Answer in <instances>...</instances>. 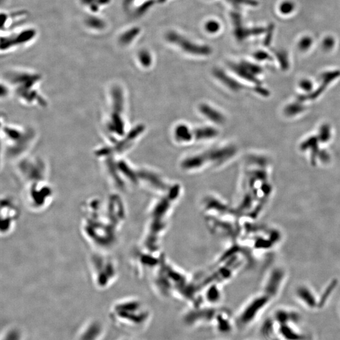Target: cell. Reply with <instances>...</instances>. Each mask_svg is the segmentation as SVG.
Instances as JSON below:
<instances>
[{
    "label": "cell",
    "instance_id": "obj_1",
    "mask_svg": "<svg viewBox=\"0 0 340 340\" xmlns=\"http://www.w3.org/2000/svg\"><path fill=\"white\" fill-rule=\"evenodd\" d=\"M81 231L92 250L110 252L118 244L119 228L104 205V200L91 197L83 203Z\"/></svg>",
    "mask_w": 340,
    "mask_h": 340
},
{
    "label": "cell",
    "instance_id": "obj_2",
    "mask_svg": "<svg viewBox=\"0 0 340 340\" xmlns=\"http://www.w3.org/2000/svg\"><path fill=\"white\" fill-rule=\"evenodd\" d=\"M108 316L114 325L122 330H139L146 327L152 314L140 299L124 297L111 304Z\"/></svg>",
    "mask_w": 340,
    "mask_h": 340
},
{
    "label": "cell",
    "instance_id": "obj_3",
    "mask_svg": "<svg viewBox=\"0 0 340 340\" xmlns=\"http://www.w3.org/2000/svg\"><path fill=\"white\" fill-rule=\"evenodd\" d=\"M238 149L233 143H225L213 146L186 156L180 161L184 171L196 172L206 168H217L230 162L238 154Z\"/></svg>",
    "mask_w": 340,
    "mask_h": 340
},
{
    "label": "cell",
    "instance_id": "obj_4",
    "mask_svg": "<svg viewBox=\"0 0 340 340\" xmlns=\"http://www.w3.org/2000/svg\"><path fill=\"white\" fill-rule=\"evenodd\" d=\"M88 266L91 282L99 291L111 288L118 280L119 265L110 252L92 250L88 256Z\"/></svg>",
    "mask_w": 340,
    "mask_h": 340
},
{
    "label": "cell",
    "instance_id": "obj_5",
    "mask_svg": "<svg viewBox=\"0 0 340 340\" xmlns=\"http://www.w3.org/2000/svg\"><path fill=\"white\" fill-rule=\"evenodd\" d=\"M55 193L46 180L27 183L23 193V203L30 213L41 214L48 210L54 202Z\"/></svg>",
    "mask_w": 340,
    "mask_h": 340
},
{
    "label": "cell",
    "instance_id": "obj_6",
    "mask_svg": "<svg viewBox=\"0 0 340 340\" xmlns=\"http://www.w3.org/2000/svg\"><path fill=\"white\" fill-rule=\"evenodd\" d=\"M18 203L12 197L5 195L1 198L0 209V235L2 238L12 235L17 226L21 217Z\"/></svg>",
    "mask_w": 340,
    "mask_h": 340
},
{
    "label": "cell",
    "instance_id": "obj_7",
    "mask_svg": "<svg viewBox=\"0 0 340 340\" xmlns=\"http://www.w3.org/2000/svg\"><path fill=\"white\" fill-rule=\"evenodd\" d=\"M267 303L265 298L253 300L242 308L235 317L236 329L242 330L253 325Z\"/></svg>",
    "mask_w": 340,
    "mask_h": 340
},
{
    "label": "cell",
    "instance_id": "obj_8",
    "mask_svg": "<svg viewBox=\"0 0 340 340\" xmlns=\"http://www.w3.org/2000/svg\"><path fill=\"white\" fill-rule=\"evenodd\" d=\"M193 308L184 315V324L191 328L212 325L217 309L213 308H204L200 306H195Z\"/></svg>",
    "mask_w": 340,
    "mask_h": 340
},
{
    "label": "cell",
    "instance_id": "obj_9",
    "mask_svg": "<svg viewBox=\"0 0 340 340\" xmlns=\"http://www.w3.org/2000/svg\"><path fill=\"white\" fill-rule=\"evenodd\" d=\"M197 111L209 124L220 127L226 123L227 116L224 111L211 103H200L197 106Z\"/></svg>",
    "mask_w": 340,
    "mask_h": 340
},
{
    "label": "cell",
    "instance_id": "obj_10",
    "mask_svg": "<svg viewBox=\"0 0 340 340\" xmlns=\"http://www.w3.org/2000/svg\"><path fill=\"white\" fill-rule=\"evenodd\" d=\"M168 39L171 43L177 44L183 52L187 53L188 54L196 55V56H207L211 53V49L210 47L197 45L192 42L186 40L182 36L181 37L176 33H170L168 35Z\"/></svg>",
    "mask_w": 340,
    "mask_h": 340
},
{
    "label": "cell",
    "instance_id": "obj_11",
    "mask_svg": "<svg viewBox=\"0 0 340 340\" xmlns=\"http://www.w3.org/2000/svg\"><path fill=\"white\" fill-rule=\"evenodd\" d=\"M211 326L217 333L229 335L236 329L235 317L227 311L217 310Z\"/></svg>",
    "mask_w": 340,
    "mask_h": 340
},
{
    "label": "cell",
    "instance_id": "obj_12",
    "mask_svg": "<svg viewBox=\"0 0 340 340\" xmlns=\"http://www.w3.org/2000/svg\"><path fill=\"white\" fill-rule=\"evenodd\" d=\"M105 329L100 320H90L83 325L77 335V340H102Z\"/></svg>",
    "mask_w": 340,
    "mask_h": 340
},
{
    "label": "cell",
    "instance_id": "obj_13",
    "mask_svg": "<svg viewBox=\"0 0 340 340\" xmlns=\"http://www.w3.org/2000/svg\"><path fill=\"white\" fill-rule=\"evenodd\" d=\"M36 35L34 29H27L2 37V50H7L29 43Z\"/></svg>",
    "mask_w": 340,
    "mask_h": 340
},
{
    "label": "cell",
    "instance_id": "obj_14",
    "mask_svg": "<svg viewBox=\"0 0 340 340\" xmlns=\"http://www.w3.org/2000/svg\"><path fill=\"white\" fill-rule=\"evenodd\" d=\"M213 74L220 84L233 93H240L246 88L244 83L239 80L235 75L228 74L222 69H216Z\"/></svg>",
    "mask_w": 340,
    "mask_h": 340
},
{
    "label": "cell",
    "instance_id": "obj_15",
    "mask_svg": "<svg viewBox=\"0 0 340 340\" xmlns=\"http://www.w3.org/2000/svg\"><path fill=\"white\" fill-rule=\"evenodd\" d=\"M172 136L175 143L178 144L188 145L194 142L193 127L184 122L175 125Z\"/></svg>",
    "mask_w": 340,
    "mask_h": 340
},
{
    "label": "cell",
    "instance_id": "obj_16",
    "mask_svg": "<svg viewBox=\"0 0 340 340\" xmlns=\"http://www.w3.org/2000/svg\"><path fill=\"white\" fill-rule=\"evenodd\" d=\"M194 142H203L214 140L220 135L219 127L211 124L197 125L193 127Z\"/></svg>",
    "mask_w": 340,
    "mask_h": 340
},
{
    "label": "cell",
    "instance_id": "obj_17",
    "mask_svg": "<svg viewBox=\"0 0 340 340\" xmlns=\"http://www.w3.org/2000/svg\"><path fill=\"white\" fill-rule=\"evenodd\" d=\"M80 2L92 14H96L109 5L111 0H80Z\"/></svg>",
    "mask_w": 340,
    "mask_h": 340
},
{
    "label": "cell",
    "instance_id": "obj_18",
    "mask_svg": "<svg viewBox=\"0 0 340 340\" xmlns=\"http://www.w3.org/2000/svg\"><path fill=\"white\" fill-rule=\"evenodd\" d=\"M86 26L89 29L95 30H101L105 29V22L95 14L88 16L85 20Z\"/></svg>",
    "mask_w": 340,
    "mask_h": 340
},
{
    "label": "cell",
    "instance_id": "obj_19",
    "mask_svg": "<svg viewBox=\"0 0 340 340\" xmlns=\"http://www.w3.org/2000/svg\"><path fill=\"white\" fill-rule=\"evenodd\" d=\"M24 334L18 328H10L3 333L2 340H23Z\"/></svg>",
    "mask_w": 340,
    "mask_h": 340
},
{
    "label": "cell",
    "instance_id": "obj_20",
    "mask_svg": "<svg viewBox=\"0 0 340 340\" xmlns=\"http://www.w3.org/2000/svg\"><path fill=\"white\" fill-rule=\"evenodd\" d=\"M139 32V30L138 28H133V29L127 30V31L122 33V34L120 36V43L122 45H128V44L132 43L133 40L137 37Z\"/></svg>",
    "mask_w": 340,
    "mask_h": 340
},
{
    "label": "cell",
    "instance_id": "obj_21",
    "mask_svg": "<svg viewBox=\"0 0 340 340\" xmlns=\"http://www.w3.org/2000/svg\"><path fill=\"white\" fill-rule=\"evenodd\" d=\"M139 61L144 68H149L152 65V56L147 51H142L139 54Z\"/></svg>",
    "mask_w": 340,
    "mask_h": 340
},
{
    "label": "cell",
    "instance_id": "obj_22",
    "mask_svg": "<svg viewBox=\"0 0 340 340\" xmlns=\"http://www.w3.org/2000/svg\"><path fill=\"white\" fill-rule=\"evenodd\" d=\"M219 25L216 22H211L207 26V29L211 32H216L218 30Z\"/></svg>",
    "mask_w": 340,
    "mask_h": 340
},
{
    "label": "cell",
    "instance_id": "obj_23",
    "mask_svg": "<svg viewBox=\"0 0 340 340\" xmlns=\"http://www.w3.org/2000/svg\"><path fill=\"white\" fill-rule=\"evenodd\" d=\"M122 340H133V339H122Z\"/></svg>",
    "mask_w": 340,
    "mask_h": 340
}]
</instances>
